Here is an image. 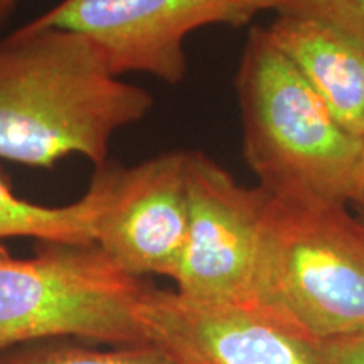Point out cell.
Instances as JSON below:
<instances>
[{"mask_svg":"<svg viewBox=\"0 0 364 364\" xmlns=\"http://www.w3.org/2000/svg\"><path fill=\"white\" fill-rule=\"evenodd\" d=\"M351 203H356L359 208L364 209V136L361 139V154H359L356 177H354Z\"/></svg>","mask_w":364,"mask_h":364,"instance_id":"cell-14","label":"cell"},{"mask_svg":"<svg viewBox=\"0 0 364 364\" xmlns=\"http://www.w3.org/2000/svg\"><path fill=\"white\" fill-rule=\"evenodd\" d=\"M108 162L95 167L88 189L66 206H43L14 193L0 176V241L34 238L44 243L91 245L108 198Z\"/></svg>","mask_w":364,"mask_h":364,"instance_id":"cell-10","label":"cell"},{"mask_svg":"<svg viewBox=\"0 0 364 364\" xmlns=\"http://www.w3.org/2000/svg\"><path fill=\"white\" fill-rule=\"evenodd\" d=\"M154 98L108 70L85 36L29 22L0 41V159L53 169L83 156L108 162L118 130L147 115Z\"/></svg>","mask_w":364,"mask_h":364,"instance_id":"cell-1","label":"cell"},{"mask_svg":"<svg viewBox=\"0 0 364 364\" xmlns=\"http://www.w3.org/2000/svg\"><path fill=\"white\" fill-rule=\"evenodd\" d=\"M265 31L336 120L363 139L364 41L343 27L295 12H280Z\"/></svg>","mask_w":364,"mask_h":364,"instance_id":"cell-9","label":"cell"},{"mask_svg":"<svg viewBox=\"0 0 364 364\" xmlns=\"http://www.w3.org/2000/svg\"><path fill=\"white\" fill-rule=\"evenodd\" d=\"M189 225L176 292L201 302H257L268 194L241 186L203 152H186Z\"/></svg>","mask_w":364,"mask_h":364,"instance_id":"cell-5","label":"cell"},{"mask_svg":"<svg viewBox=\"0 0 364 364\" xmlns=\"http://www.w3.org/2000/svg\"><path fill=\"white\" fill-rule=\"evenodd\" d=\"M149 287L97 243L39 241L29 258L0 245V354L46 339L147 344L140 304Z\"/></svg>","mask_w":364,"mask_h":364,"instance_id":"cell-4","label":"cell"},{"mask_svg":"<svg viewBox=\"0 0 364 364\" xmlns=\"http://www.w3.org/2000/svg\"><path fill=\"white\" fill-rule=\"evenodd\" d=\"M0 364H181L156 344L93 349L71 339H46L0 354Z\"/></svg>","mask_w":364,"mask_h":364,"instance_id":"cell-11","label":"cell"},{"mask_svg":"<svg viewBox=\"0 0 364 364\" xmlns=\"http://www.w3.org/2000/svg\"><path fill=\"white\" fill-rule=\"evenodd\" d=\"M140 318L149 343L181 364H318L317 343L258 302H201L150 285Z\"/></svg>","mask_w":364,"mask_h":364,"instance_id":"cell-7","label":"cell"},{"mask_svg":"<svg viewBox=\"0 0 364 364\" xmlns=\"http://www.w3.org/2000/svg\"><path fill=\"white\" fill-rule=\"evenodd\" d=\"M240 2L243 4L250 16H253L255 12L267 11V9H277V11L282 12L292 0H240Z\"/></svg>","mask_w":364,"mask_h":364,"instance_id":"cell-15","label":"cell"},{"mask_svg":"<svg viewBox=\"0 0 364 364\" xmlns=\"http://www.w3.org/2000/svg\"><path fill=\"white\" fill-rule=\"evenodd\" d=\"M255 299L314 343L364 329L363 223L268 194Z\"/></svg>","mask_w":364,"mask_h":364,"instance_id":"cell-3","label":"cell"},{"mask_svg":"<svg viewBox=\"0 0 364 364\" xmlns=\"http://www.w3.org/2000/svg\"><path fill=\"white\" fill-rule=\"evenodd\" d=\"M318 364H364V329L317 343Z\"/></svg>","mask_w":364,"mask_h":364,"instance_id":"cell-13","label":"cell"},{"mask_svg":"<svg viewBox=\"0 0 364 364\" xmlns=\"http://www.w3.org/2000/svg\"><path fill=\"white\" fill-rule=\"evenodd\" d=\"M282 12L317 17L364 41V0H292Z\"/></svg>","mask_w":364,"mask_h":364,"instance_id":"cell-12","label":"cell"},{"mask_svg":"<svg viewBox=\"0 0 364 364\" xmlns=\"http://www.w3.org/2000/svg\"><path fill=\"white\" fill-rule=\"evenodd\" d=\"M19 2L21 0H0V26L9 19V16H11L14 11H16Z\"/></svg>","mask_w":364,"mask_h":364,"instance_id":"cell-16","label":"cell"},{"mask_svg":"<svg viewBox=\"0 0 364 364\" xmlns=\"http://www.w3.org/2000/svg\"><path fill=\"white\" fill-rule=\"evenodd\" d=\"M108 179L95 243L132 277L174 280L189 225L186 152L161 154L134 167L108 161Z\"/></svg>","mask_w":364,"mask_h":364,"instance_id":"cell-8","label":"cell"},{"mask_svg":"<svg viewBox=\"0 0 364 364\" xmlns=\"http://www.w3.org/2000/svg\"><path fill=\"white\" fill-rule=\"evenodd\" d=\"M250 19L240 0H63L29 24L85 36L115 76L147 73L176 85L188 70L184 41L193 31Z\"/></svg>","mask_w":364,"mask_h":364,"instance_id":"cell-6","label":"cell"},{"mask_svg":"<svg viewBox=\"0 0 364 364\" xmlns=\"http://www.w3.org/2000/svg\"><path fill=\"white\" fill-rule=\"evenodd\" d=\"M243 150L260 188L295 203H351L361 139L324 102L265 29H253L236 78Z\"/></svg>","mask_w":364,"mask_h":364,"instance_id":"cell-2","label":"cell"}]
</instances>
